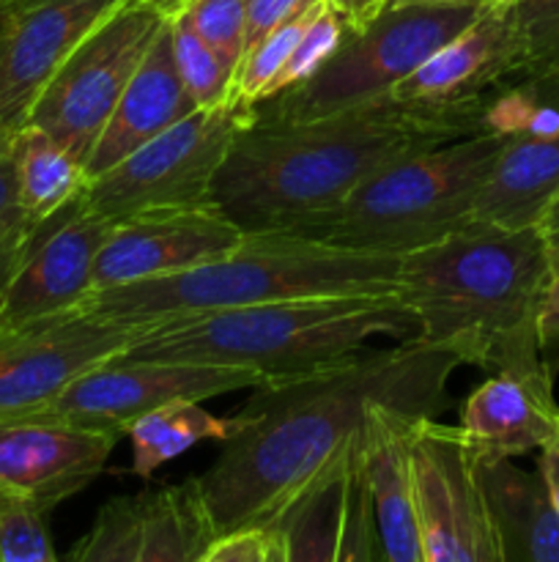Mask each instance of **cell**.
<instances>
[{
  "label": "cell",
  "instance_id": "e0dca14e",
  "mask_svg": "<svg viewBox=\"0 0 559 562\" xmlns=\"http://www.w3.org/2000/svg\"><path fill=\"white\" fill-rule=\"evenodd\" d=\"M121 439L42 417L0 420V499H20L42 514L102 475Z\"/></svg>",
  "mask_w": 559,
  "mask_h": 562
},
{
  "label": "cell",
  "instance_id": "ee69618b",
  "mask_svg": "<svg viewBox=\"0 0 559 562\" xmlns=\"http://www.w3.org/2000/svg\"><path fill=\"white\" fill-rule=\"evenodd\" d=\"M263 562H285V558H283V543H280V536L274 530H269L266 554H263Z\"/></svg>",
  "mask_w": 559,
  "mask_h": 562
},
{
  "label": "cell",
  "instance_id": "3957f363",
  "mask_svg": "<svg viewBox=\"0 0 559 562\" xmlns=\"http://www.w3.org/2000/svg\"><path fill=\"white\" fill-rule=\"evenodd\" d=\"M453 140L387 99L305 124H250L214 179L212 203L244 234H290L381 165Z\"/></svg>",
  "mask_w": 559,
  "mask_h": 562
},
{
  "label": "cell",
  "instance_id": "f546056e",
  "mask_svg": "<svg viewBox=\"0 0 559 562\" xmlns=\"http://www.w3.org/2000/svg\"><path fill=\"white\" fill-rule=\"evenodd\" d=\"M338 562H387L381 541H378L376 516H373L370 483H367L365 453H362V434L356 439L354 450H351Z\"/></svg>",
  "mask_w": 559,
  "mask_h": 562
},
{
  "label": "cell",
  "instance_id": "4fadbf2b",
  "mask_svg": "<svg viewBox=\"0 0 559 562\" xmlns=\"http://www.w3.org/2000/svg\"><path fill=\"white\" fill-rule=\"evenodd\" d=\"M146 329L80 311L0 333V420L42 409L77 376L129 351Z\"/></svg>",
  "mask_w": 559,
  "mask_h": 562
},
{
  "label": "cell",
  "instance_id": "d6986e66",
  "mask_svg": "<svg viewBox=\"0 0 559 562\" xmlns=\"http://www.w3.org/2000/svg\"><path fill=\"white\" fill-rule=\"evenodd\" d=\"M548 373H493L460 409V431L475 453L515 459L557 437L559 406Z\"/></svg>",
  "mask_w": 559,
  "mask_h": 562
},
{
  "label": "cell",
  "instance_id": "9c48e42d",
  "mask_svg": "<svg viewBox=\"0 0 559 562\" xmlns=\"http://www.w3.org/2000/svg\"><path fill=\"white\" fill-rule=\"evenodd\" d=\"M168 14L164 0H129L121 5L49 77L25 124L53 135L85 165Z\"/></svg>",
  "mask_w": 559,
  "mask_h": 562
},
{
  "label": "cell",
  "instance_id": "f35d334b",
  "mask_svg": "<svg viewBox=\"0 0 559 562\" xmlns=\"http://www.w3.org/2000/svg\"><path fill=\"white\" fill-rule=\"evenodd\" d=\"M327 3L343 16L351 31H362L384 9V0H327Z\"/></svg>",
  "mask_w": 559,
  "mask_h": 562
},
{
  "label": "cell",
  "instance_id": "e575fe53",
  "mask_svg": "<svg viewBox=\"0 0 559 562\" xmlns=\"http://www.w3.org/2000/svg\"><path fill=\"white\" fill-rule=\"evenodd\" d=\"M14 135L16 130L0 121V236L11 239H31L33 231L42 223H31L22 212L20 190H16V168H14Z\"/></svg>",
  "mask_w": 559,
  "mask_h": 562
},
{
  "label": "cell",
  "instance_id": "8992f818",
  "mask_svg": "<svg viewBox=\"0 0 559 562\" xmlns=\"http://www.w3.org/2000/svg\"><path fill=\"white\" fill-rule=\"evenodd\" d=\"M504 140L471 135L409 151L373 170L343 203L310 220L294 236L384 256H409L471 220Z\"/></svg>",
  "mask_w": 559,
  "mask_h": 562
},
{
  "label": "cell",
  "instance_id": "74e56055",
  "mask_svg": "<svg viewBox=\"0 0 559 562\" xmlns=\"http://www.w3.org/2000/svg\"><path fill=\"white\" fill-rule=\"evenodd\" d=\"M540 351L551 373L559 368V269H554L546 302L540 313Z\"/></svg>",
  "mask_w": 559,
  "mask_h": 562
},
{
  "label": "cell",
  "instance_id": "ba28073f",
  "mask_svg": "<svg viewBox=\"0 0 559 562\" xmlns=\"http://www.w3.org/2000/svg\"><path fill=\"white\" fill-rule=\"evenodd\" d=\"M252 110L233 102L197 108L151 143L88 181L80 203L107 223L151 212L214 206L212 190Z\"/></svg>",
  "mask_w": 559,
  "mask_h": 562
},
{
  "label": "cell",
  "instance_id": "d590c367",
  "mask_svg": "<svg viewBox=\"0 0 559 562\" xmlns=\"http://www.w3.org/2000/svg\"><path fill=\"white\" fill-rule=\"evenodd\" d=\"M318 0H247V44L244 55L252 53L263 38L288 20H294L299 11L310 9ZM244 60V58H241Z\"/></svg>",
  "mask_w": 559,
  "mask_h": 562
},
{
  "label": "cell",
  "instance_id": "484cf974",
  "mask_svg": "<svg viewBox=\"0 0 559 562\" xmlns=\"http://www.w3.org/2000/svg\"><path fill=\"white\" fill-rule=\"evenodd\" d=\"M351 450L272 527L283 543L285 562H338Z\"/></svg>",
  "mask_w": 559,
  "mask_h": 562
},
{
  "label": "cell",
  "instance_id": "52a82bcc",
  "mask_svg": "<svg viewBox=\"0 0 559 562\" xmlns=\"http://www.w3.org/2000/svg\"><path fill=\"white\" fill-rule=\"evenodd\" d=\"M486 5H384L376 20L349 33L310 80L255 104L252 124H305L384 102L400 80L466 31Z\"/></svg>",
  "mask_w": 559,
  "mask_h": 562
},
{
  "label": "cell",
  "instance_id": "836d02e7",
  "mask_svg": "<svg viewBox=\"0 0 559 562\" xmlns=\"http://www.w3.org/2000/svg\"><path fill=\"white\" fill-rule=\"evenodd\" d=\"M44 519L33 505L0 499V562H60Z\"/></svg>",
  "mask_w": 559,
  "mask_h": 562
},
{
  "label": "cell",
  "instance_id": "4dcf8cb0",
  "mask_svg": "<svg viewBox=\"0 0 559 562\" xmlns=\"http://www.w3.org/2000/svg\"><path fill=\"white\" fill-rule=\"evenodd\" d=\"M521 71L559 75V0H510Z\"/></svg>",
  "mask_w": 559,
  "mask_h": 562
},
{
  "label": "cell",
  "instance_id": "7bdbcfd3",
  "mask_svg": "<svg viewBox=\"0 0 559 562\" xmlns=\"http://www.w3.org/2000/svg\"><path fill=\"white\" fill-rule=\"evenodd\" d=\"M464 3H491V0H389L387 5H464Z\"/></svg>",
  "mask_w": 559,
  "mask_h": 562
},
{
  "label": "cell",
  "instance_id": "83f0119b",
  "mask_svg": "<svg viewBox=\"0 0 559 562\" xmlns=\"http://www.w3.org/2000/svg\"><path fill=\"white\" fill-rule=\"evenodd\" d=\"M168 3V0H164ZM170 9V36H173L175 66H179L181 82L190 93L195 108H217L230 97L233 71L214 55V49L192 31L190 20L179 5L168 3Z\"/></svg>",
  "mask_w": 559,
  "mask_h": 562
},
{
  "label": "cell",
  "instance_id": "7402d4cb",
  "mask_svg": "<svg viewBox=\"0 0 559 562\" xmlns=\"http://www.w3.org/2000/svg\"><path fill=\"white\" fill-rule=\"evenodd\" d=\"M559 192V135L507 140L477 192L471 220L507 231L537 228Z\"/></svg>",
  "mask_w": 559,
  "mask_h": 562
},
{
  "label": "cell",
  "instance_id": "44dd1931",
  "mask_svg": "<svg viewBox=\"0 0 559 562\" xmlns=\"http://www.w3.org/2000/svg\"><path fill=\"white\" fill-rule=\"evenodd\" d=\"M475 459L502 562H559V514L540 472L499 456Z\"/></svg>",
  "mask_w": 559,
  "mask_h": 562
},
{
  "label": "cell",
  "instance_id": "7a4b0ae2",
  "mask_svg": "<svg viewBox=\"0 0 559 562\" xmlns=\"http://www.w3.org/2000/svg\"><path fill=\"white\" fill-rule=\"evenodd\" d=\"M554 261L537 228L507 231L469 220L400 258L395 296L414 313L417 340L460 366L493 373H548L540 313Z\"/></svg>",
  "mask_w": 559,
  "mask_h": 562
},
{
  "label": "cell",
  "instance_id": "b9f144b4",
  "mask_svg": "<svg viewBox=\"0 0 559 562\" xmlns=\"http://www.w3.org/2000/svg\"><path fill=\"white\" fill-rule=\"evenodd\" d=\"M537 231H540L543 239H546L548 252H551L554 269H559V192H557V198L551 201V206L546 209V214H543Z\"/></svg>",
  "mask_w": 559,
  "mask_h": 562
},
{
  "label": "cell",
  "instance_id": "ffe728a7",
  "mask_svg": "<svg viewBox=\"0 0 559 562\" xmlns=\"http://www.w3.org/2000/svg\"><path fill=\"white\" fill-rule=\"evenodd\" d=\"M417 417L373 406L362 431L373 516L387 562H425L409 475V426Z\"/></svg>",
  "mask_w": 559,
  "mask_h": 562
},
{
  "label": "cell",
  "instance_id": "f1b7e54d",
  "mask_svg": "<svg viewBox=\"0 0 559 562\" xmlns=\"http://www.w3.org/2000/svg\"><path fill=\"white\" fill-rule=\"evenodd\" d=\"M142 505L146 494L104 503L93 527L77 541L66 562H135L142 536Z\"/></svg>",
  "mask_w": 559,
  "mask_h": 562
},
{
  "label": "cell",
  "instance_id": "ab89813d",
  "mask_svg": "<svg viewBox=\"0 0 559 562\" xmlns=\"http://www.w3.org/2000/svg\"><path fill=\"white\" fill-rule=\"evenodd\" d=\"M537 472H540L543 483L548 488V497H551L554 508L559 514V431L546 448H540V459H537Z\"/></svg>",
  "mask_w": 559,
  "mask_h": 562
},
{
  "label": "cell",
  "instance_id": "277c9868",
  "mask_svg": "<svg viewBox=\"0 0 559 562\" xmlns=\"http://www.w3.org/2000/svg\"><path fill=\"white\" fill-rule=\"evenodd\" d=\"M417 338L395 294L318 296L157 322L121 357L247 368L272 382L307 376L365 351L367 340Z\"/></svg>",
  "mask_w": 559,
  "mask_h": 562
},
{
  "label": "cell",
  "instance_id": "30bf717a",
  "mask_svg": "<svg viewBox=\"0 0 559 562\" xmlns=\"http://www.w3.org/2000/svg\"><path fill=\"white\" fill-rule=\"evenodd\" d=\"M272 379L247 368L201 366V362H159L113 357L91 368L42 409L22 417L69 423L88 431L124 439L148 412L170 401H212L236 390H255Z\"/></svg>",
  "mask_w": 559,
  "mask_h": 562
},
{
  "label": "cell",
  "instance_id": "8fae6325",
  "mask_svg": "<svg viewBox=\"0 0 559 562\" xmlns=\"http://www.w3.org/2000/svg\"><path fill=\"white\" fill-rule=\"evenodd\" d=\"M409 475L425 562H502L475 448L460 428L411 420Z\"/></svg>",
  "mask_w": 559,
  "mask_h": 562
},
{
  "label": "cell",
  "instance_id": "7c38bea8",
  "mask_svg": "<svg viewBox=\"0 0 559 562\" xmlns=\"http://www.w3.org/2000/svg\"><path fill=\"white\" fill-rule=\"evenodd\" d=\"M521 71L507 3H488L466 31L438 47L425 64L389 91L387 102L414 119L471 137L477 108Z\"/></svg>",
  "mask_w": 559,
  "mask_h": 562
},
{
  "label": "cell",
  "instance_id": "603a6c76",
  "mask_svg": "<svg viewBox=\"0 0 559 562\" xmlns=\"http://www.w3.org/2000/svg\"><path fill=\"white\" fill-rule=\"evenodd\" d=\"M244 426L247 417L241 412L230 417H217L214 412L203 409L201 401H170L140 417L126 434L132 442V475L151 481L159 467L179 459L195 445H225Z\"/></svg>",
  "mask_w": 559,
  "mask_h": 562
},
{
  "label": "cell",
  "instance_id": "9a60e30c",
  "mask_svg": "<svg viewBox=\"0 0 559 562\" xmlns=\"http://www.w3.org/2000/svg\"><path fill=\"white\" fill-rule=\"evenodd\" d=\"M129 0H0V121L27 113L66 58Z\"/></svg>",
  "mask_w": 559,
  "mask_h": 562
},
{
  "label": "cell",
  "instance_id": "d4e9b609",
  "mask_svg": "<svg viewBox=\"0 0 559 562\" xmlns=\"http://www.w3.org/2000/svg\"><path fill=\"white\" fill-rule=\"evenodd\" d=\"M217 541L195 477L146 494L135 562H197Z\"/></svg>",
  "mask_w": 559,
  "mask_h": 562
},
{
  "label": "cell",
  "instance_id": "cb8c5ba5",
  "mask_svg": "<svg viewBox=\"0 0 559 562\" xmlns=\"http://www.w3.org/2000/svg\"><path fill=\"white\" fill-rule=\"evenodd\" d=\"M14 168L22 212L36 225L80 201L91 181L69 148L33 124L16 130Z\"/></svg>",
  "mask_w": 559,
  "mask_h": 562
},
{
  "label": "cell",
  "instance_id": "5b68a950",
  "mask_svg": "<svg viewBox=\"0 0 559 562\" xmlns=\"http://www.w3.org/2000/svg\"><path fill=\"white\" fill-rule=\"evenodd\" d=\"M400 256L362 252L294 234H244L223 258L168 274L93 291L82 313L142 324L318 296L395 294Z\"/></svg>",
  "mask_w": 559,
  "mask_h": 562
},
{
  "label": "cell",
  "instance_id": "f6af8a7d",
  "mask_svg": "<svg viewBox=\"0 0 559 562\" xmlns=\"http://www.w3.org/2000/svg\"><path fill=\"white\" fill-rule=\"evenodd\" d=\"M266 541H269V538H266ZM263 554H266V547H263V552H261V554H258V558H255V560H252V562H263Z\"/></svg>",
  "mask_w": 559,
  "mask_h": 562
},
{
  "label": "cell",
  "instance_id": "8d00e7d4",
  "mask_svg": "<svg viewBox=\"0 0 559 562\" xmlns=\"http://www.w3.org/2000/svg\"><path fill=\"white\" fill-rule=\"evenodd\" d=\"M269 532L263 530H247L233 532V536H223L206 549L197 562H252L266 547Z\"/></svg>",
  "mask_w": 559,
  "mask_h": 562
},
{
  "label": "cell",
  "instance_id": "d6a6232c",
  "mask_svg": "<svg viewBox=\"0 0 559 562\" xmlns=\"http://www.w3.org/2000/svg\"><path fill=\"white\" fill-rule=\"evenodd\" d=\"M351 27L345 25L343 16L332 9V5L323 0L321 9L316 11V16L310 20V25L305 27L301 38L296 42L294 53H290L288 64L280 71L277 88L274 93L290 91V88L301 86V82L310 80L329 58L340 49V44L349 38Z\"/></svg>",
  "mask_w": 559,
  "mask_h": 562
},
{
  "label": "cell",
  "instance_id": "ac0fdd59",
  "mask_svg": "<svg viewBox=\"0 0 559 562\" xmlns=\"http://www.w3.org/2000/svg\"><path fill=\"white\" fill-rule=\"evenodd\" d=\"M192 110L197 108L192 104L190 93L181 82L168 20L159 36L153 38L140 69L135 71L126 91L121 93L99 140L93 143L85 159L88 179L107 173L121 159L135 154L137 148L151 143L162 132H168L181 119H186Z\"/></svg>",
  "mask_w": 559,
  "mask_h": 562
},
{
  "label": "cell",
  "instance_id": "4316f807",
  "mask_svg": "<svg viewBox=\"0 0 559 562\" xmlns=\"http://www.w3.org/2000/svg\"><path fill=\"white\" fill-rule=\"evenodd\" d=\"M471 135L529 140L559 135V75L515 71L471 119Z\"/></svg>",
  "mask_w": 559,
  "mask_h": 562
},
{
  "label": "cell",
  "instance_id": "6da1fadb",
  "mask_svg": "<svg viewBox=\"0 0 559 562\" xmlns=\"http://www.w3.org/2000/svg\"><path fill=\"white\" fill-rule=\"evenodd\" d=\"M458 366L449 351L411 338L255 387L241 406L247 426L195 477L217 538L272 530L354 448L373 406L436 420L447 409V384Z\"/></svg>",
  "mask_w": 559,
  "mask_h": 562
},
{
  "label": "cell",
  "instance_id": "60d3db41",
  "mask_svg": "<svg viewBox=\"0 0 559 562\" xmlns=\"http://www.w3.org/2000/svg\"><path fill=\"white\" fill-rule=\"evenodd\" d=\"M27 241L31 239H11V236H0V300H3L5 289H9L11 274H14Z\"/></svg>",
  "mask_w": 559,
  "mask_h": 562
},
{
  "label": "cell",
  "instance_id": "bcb514c9",
  "mask_svg": "<svg viewBox=\"0 0 559 562\" xmlns=\"http://www.w3.org/2000/svg\"><path fill=\"white\" fill-rule=\"evenodd\" d=\"M493 3H507V0H493Z\"/></svg>",
  "mask_w": 559,
  "mask_h": 562
},
{
  "label": "cell",
  "instance_id": "7dc6e473",
  "mask_svg": "<svg viewBox=\"0 0 559 562\" xmlns=\"http://www.w3.org/2000/svg\"><path fill=\"white\" fill-rule=\"evenodd\" d=\"M389 3V0H384V5H387Z\"/></svg>",
  "mask_w": 559,
  "mask_h": 562
},
{
  "label": "cell",
  "instance_id": "2e32d148",
  "mask_svg": "<svg viewBox=\"0 0 559 562\" xmlns=\"http://www.w3.org/2000/svg\"><path fill=\"white\" fill-rule=\"evenodd\" d=\"M244 231L217 206L151 212L110 228L93 267V291L168 278L223 258L241 245Z\"/></svg>",
  "mask_w": 559,
  "mask_h": 562
},
{
  "label": "cell",
  "instance_id": "1f68e13d",
  "mask_svg": "<svg viewBox=\"0 0 559 562\" xmlns=\"http://www.w3.org/2000/svg\"><path fill=\"white\" fill-rule=\"evenodd\" d=\"M179 5L192 31L236 75L247 44V0H168Z\"/></svg>",
  "mask_w": 559,
  "mask_h": 562
},
{
  "label": "cell",
  "instance_id": "5bb4252c",
  "mask_svg": "<svg viewBox=\"0 0 559 562\" xmlns=\"http://www.w3.org/2000/svg\"><path fill=\"white\" fill-rule=\"evenodd\" d=\"M113 223L80 201L33 231L0 300V333L80 313L93 294V267Z\"/></svg>",
  "mask_w": 559,
  "mask_h": 562
}]
</instances>
